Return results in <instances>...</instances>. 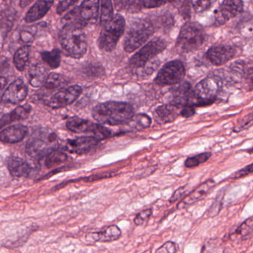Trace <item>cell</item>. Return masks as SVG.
I'll return each instance as SVG.
<instances>
[{
  "mask_svg": "<svg viewBox=\"0 0 253 253\" xmlns=\"http://www.w3.org/2000/svg\"><path fill=\"white\" fill-rule=\"evenodd\" d=\"M92 114L100 124L117 126L126 124L135 115V112L133 107L128 102L108 101L96 105Z\"/></svg>",
  "mask_w": 253,
  "mask_h": 253,
  "instance_id": "6da1fadb",
  "label": "cell"
},
{
  "mask_svg": "<svg viewBox=\"0 0 253 253\" xmlns=\"http://www.w3.org/2000/svg\"><path fill=\"white\" fill-rule=\"evenodd\" d=\"M57 144V136L54 132L40 129L34 132L28 140L26 152L30 157L40 160L56 150Z\"/></svg>",
  "mask_w": 253,
  "mask_h": 253,
  "instance_id": "7a4b0ae2",
  "label": "cell"
},
{
  "mask_svg": "<svg viewBox=\"0 0 253 253\" xmlns=\"http://www.w3.org/2000/svg\"><path fill=\"white\" fill-rule=\"evenodd\" d=\"M59 41L64 50L71 57H83L87 49V41L83 28L63 26L59 34Z\"/></svg>",
  "mask_w": 253,
  "mask_h": 253,
  "instance_id": "3957f363",
  "label": "cell"
},
{
  "mask_svg": "<svg viewBox=\"0 0 253 253\" xmlns=\"http://www.w3.org/2000/svg\"><path fill=\"white\" fill-rule=\"evenodd\" d=\"M223 80L217 75L209 76L196 85L194 91L195 106H205L215 102L223 89Z\"/></svg>",
  "mask_w": 253,
  "mask_h": 253,
  "instance_id": "277c9868",
  "label": "cell"
},
{
  "mask_svg": "<svg viewBox=\"0 0 253 253\" xmlns=\"http://www.w3.org/2000/svg\"><path fill=\"white\" fill-rule=\"evenodd\" d=\"M102 26L103 28L98 40V46L104 51H112L124 33L126 20L122 15L116 14L112 19Z\"/></svg>",
  "mask_w": 253,
  "mask_h": 253,
  "instance_id": "5b68a950",
  "label": "cell"
},
{
  "mask_svg": "<svg viewBox=\"0 0 253 253\" xmlns=\"http://www.w3.org/2000/svg\"><path fill=\"white\" fill-rule=\"evenodd\" d=\"M154 28L145 19H139L130 25L125 40L124 49L127 53H132L144 46L153 35Z\"/></svg>",
  "mask_w": 253,
  "mask_h": 253,
  "instance_id": "8992f818",
  "label": "cell"
},
{
  "mask_svg": "<svg viewBox=\"0 0 253 253\" xmlns=\"http://www.w3.org/2000/svg\"><path fill=\"white\" fill-rule=\"evenodd\" d=\"M203 28L194 22H187L183 25L177 39V48L183 52L197 50L205 42Z\"/></svg>",
  "mask_w": 253,
  "mask_h": 253,
  "instance_id": "52a82bcc",
  "label": "cell"
},
{
  "mask_svg": "<svg viewBox=\"0 0 253 253\" xmlns=\"http://www.w3.org/2000/svg\"><path fill=\"white\" fill-rule=\"evenodd\" d=\"M168 43L164 39L157 37L150 40L144 45L138 52L131 57L129 66L134 69L138 70L144 68L151 59L165 50Z\"/></svg>",
  "mask_w": 253,
  "mask_h": 253,
  "instance_id": "ba28073f",
  "label": "cell"
},
{
  "mask_svg": "<svg viewBox=\"0 0 253 253\" xmlns=\"http://www.w3.org/2000/svg\"><path fill=\"white\" fill-rule=\"evenodd\" d=\"M66 126L70 131L77 134L92 133L99 141L111 136V131L100 123H95L85 119L72 117L68 119Z\"/></svg>",
  "mask_w": 253,
  "mask_h": 253,
  "instance_id": "9c48e42d",
  "label": "cell"
},
{
  "mask_svg": "<svg viewBox=\"0 0 253 253\" xmlns=\"http://www.w3.org/2000/svg\"><path fill=\"white\" fill-rule=\"evenodd\" d=\"M185 76V68L180 60H172L165 64L159 71L155 82L160 86L179 84Z\"/></svg>",
  "mask_w": 253,
  "mask_h": 253,
  "instance_id": "30bf717a",
  "label": "cell"
},
{
  "mask_svg": "<svg viewBox=\"0 0 253 253\" xmlns=\"http://www.w3.org/2000/svg\"><path fill=\"white\" fill-rule=\"evenodd\" d=\"M82 93L83 89L77 85L64 88L52 95L46 103L52 108H64L75 102Z\"/></svg>",
  "mask_w": 253,
  "mask_h": 253,
  "instance_id": "8fae6325",
  "label": "cell"
},
{
  "mask_svg": "<svg viewBox=\"0 0 253 253\" xmlns=\"http://www.w3.org/2000/svg\"><path fill=\"white\" fill-rule=\"evenodd\" d=\"M243 9L242 0H224L215 10V22L218 25H223L240 14Z\"/></svg>",
  "mask_w": 253,
  "mask_h": 253,
  "instance_id": "7c38bea8",
  "label": "cell"
},
{
  "mask_svg": "<svg viewBox=\"0 0 253 253\" xmlns=\"http://www.w3.org/2000/svg\"><path fill=\"white\" fill-rule=\"evenodd\" d=\"M28 89L22 79L14 80L10 86L5 89L1 102L3 104H19L26 98Z\"/></svg>",
  "mask_w": 253,
  "mask_h": 253,
  "instance_id": "4fadbf2b",
  "label": "cell"
},
{
  "mask_svg": "<svg viewBox=\"0 0 253 253\" xmlns=\"http://www.w3.org/2000/svg\"><path fill=\"white\" fill-rule=\"evenodd\" d=\"M99 140L94 136H82L75 139L68 140L65 150L71 153L84 154L91 152L99 144Z\"/></svg>",
  "mask_w": 253,
  "mask_h": 253,
  "instance_id": "5bb4252c",
  "label": "cell"
},
{
  "mask_svg": "<svg viewBox=\"0 0 253 253\" xmlns=\"http://www.w3.org/2000/svg\"><path fill=\"white\" fill-rule=\"evenodd\" d=\"M235 55L236 50L234 48L227 45L213 46L207 52V57L211 61V63L215 65H221L227 63L234 57Z\"/></svg>",
  "mask_w": 253,
  "mask_h": 253,
  "instance_id": "9a60e30c",
  "label": "cell"
},
{
  "mask_svg": "<svg viewBox=\"0 0 253 253\" xmlns=\"http://www.w3.org/2000/svg\"><path fill=\"white\" fill-rule=\"evenodd\" d=\"M214 180L209 179L201 184L196 190H193L188 196H186L178 205V209H185L186 207L194 204L205 197L211 190L215 187Z\"/></svg>",
  "mask_w": 253,
  "mask_h": 253,
  "instance_id": "2e32d148",
  "label": "cell"
},
{
  "mask_svg": "<svg viewBox=\"0 0 253 253\" xmlns=\"http://www.w3.org/2000/svg\"><path fill=\"white\" fill-rule=\"evenodd\" d=\"M180 107V105L172 103L160 105L155 110V119L161 124L172 123L178 116L181 115Z\"/></svg>",
  "mask_w": 253,
  "mask_h": 253,
  "instance_id": "e0dca14e",
  "label": "cell"
},
{
  "mask_svg": "<svg viewBox=\"0 0 253 253\" xmlns=\"http://www.w3.org/2000/svg\"><path fill=\"white\" fill-rule=\"evenodd\" d=\"M28 132V129L26 126L13 125L0 132V141L5 144H16L22 141Z\"/></svg>",
  "mask_w": 253,
  "mask_h": 253,
  "instance_id": "ac0fdd59",
  "label": "cell"
},
{
  "mask_svg": "<svg viewBox=\"0 0 253 253\" xmlns=\"http://www.w3.org/2000/svg\"><path fill=\"white\" fill-rule=\"evenodd\" d=\"M53 2L54 0H37L25 15V22L32 23L44 17L53 5Z\"/></svg>",
  "mask_w": 253,
  "mask_h": 253,
  "instance_id": "d6986e66",
  "label": "cell"
},
{
  "mask_svg": "<svg viewBox=\"0 0 253 253\" xmlns=\"http://www.w3.org/2000/svg\"><path fill=\"white\" fill-rule=\"evenodd\" d=\"M7 168L10 175L14 178H26L31 172L29 163L18 157H11L7 160Z\"/></svg>",
  "mask_w": 253,
  "mask_h": 253,
  "instance_id": "ffe728a7",
  "label": "cell"
},
{
  "mask_svg": "<svg viewBox=\"0 0 253 253\" xmlns=\"http://www.w3.org/2000/svg\"><path fill=\"white\" fill-rule=\"evenodd\" d=\"M100 0H83L80 6V13L85 23L96 22L99 15Z\"/></svg>",
  "mask_w": 253,
  "mask_h": 253,
  "instance_id": "44dd1931",
  "label": "cell"
},
{
  "mask_svg": "<svg viewBox=\"0 0 253 253\" xmlns=\"http://www.w3.org/2000/svg\"><path fill=\"white\" fill-rule=\"evenodd\" d=\"M122 231L117 225H111L105 230L90 234V239L95 242H112L118 240Z\"/></svg>",
  "mask_w": 253,
  "mask_h": 253,
  "instance_id": "7402d4cb",
  "label": "cell"
},
{
  "mask_svg": "<svg viewBox=\"0 0 253 253\" xmlns=\"http://www.w3.org/2000/svg\"><path fill=\"white\" fill-rule=\"evenodd\" d=\"M47 76V70L40 64L31 65L28 69L29 83L33 87L40 88L42 86Z\"/></svg>",
  "mask_w": 253,
  "mask_h": 253,
  "instance_id": "603a6c76",
  "label": "cell"
},
{
  "mask_svg": "<svg viewBox=\"0 0 253 253\" xmlns=\"http://www.w3.org/2000/svg\"><path fill=\"white\" fill-rule=\"evenodd\" d=\"M31 111V105H28V104L18 106L17 108H15L11 112L2 116L1 122H0V127L7 124V123H11V122L25 120L29 116Z\"/></svg>",
  "mask_w": 253,
  "mask_h": 253,
  "instance_id": "cb8c5ba5",
  "label": "cell"
},
{
  "mask_svg": "<svg viewBox=\"0 0 253 253\" xmlns=\"http://www.w3.org/2000/svg\"><path fill=\"white\" fill-rule=\"evenodd\" d=\"M31 46L26 45L18 49L13 56V64L16 69L19 71H23L28 63L29 59Z\"/></svg>",
  "mask_w": 253,
  "mask_h": 253,
  "instance_id": "d4e9b609",
  "label": "cell"
},
{
  "mask_svg": "<svg viewBox=\"0 0 253 253\" xmlns=\"http://www.w3.org/2000/svg\"><path fill=\"white\" fill-rule=\"evenodd\" d=\"M67 81L63 76L56 73H51L47 76L45 82H44V89L47 91H54L56 89H63L64 86H66Z\"/></svg>",
  "mask_w": 253,
  "mask_h": 253,
  "instance_id": "484cf974",
  "label": "cell"
},
{
  "mask_svg": "<svg viewBox=\"0 0 253 253\" xmlns=\"http://www.w3.org/2000/svg\"><path fill=\"white\" fill-rule=\"evenodd\" d=\"M85 22L83 20L80 13V7H75L70 11L68 14L65 15L62 19L63 26H74L83 28Z\"/></svg>",
  "mask_w": 253,
  "mask_h": 253,
  "instance_id": "4316f807",
  "label": "cell"
},
{
  "mask_svg": "<svg viewBox=\"0 0 253 253\" xmlns=\"http://www.w3.org/2000/svg\"><path fill=\"white\" fill-rule=\"evenodd\" d=\"M68 154L62 152L54 150L46 156L45 166L48 169L56 167L68 160Z\"/></svg>",
  "mask_w": 253,
  "mask_h": 253,
  "instance_id": "83f0119b",
  "label": "cell"
},
{
  "mask_svg": "<svg viewBox=\"0 0 253 253\" xmlns=\"http://www.w3.org/2000/svg\"><path fill=\"white\" fill-rule=\"evenodd\" d=\"M42 59L50 68L55 69L60 65L61 51L55 49L50 51H43L41 53Z\"/></svg>",
  "mask_w": 253,
  "mask_h": 253,
  "instance_id": "f1b7e54d",
  "label": "cell"
},
{
  "mask_svg": "<svg viewBox=\"0 0 253 253\" xmlns=\"http://www.w3.org/2000/svg\"><path fill=\"white\" fill-rule=\"evenodd\" d=\"M151 122V118L147 114H138L134 115L126 124L129 125L132 129L141 130L150 127Z\"/></svg>",
  "mask_w": 253,
  "mask_h": 253,
  "instance_id": "f546056e",
  "label": "cell"
},
{
  "mask_svg": "<svg viewBox=\"0 0 253 253\" xmlns=\"http://www.w3.org/2000/svg\"><path fill=\"white\" fill-rule=\"evenodd\" d=\"M100 21L102 25L109 22L114 17L112 0H101Z\"/></svg>",
  "mask_w": 253,
  "mask_h": 253,
  "instance_id": "4dcf8cb0",
  "label": "cell"
},
{
  "mask_svg": "<svg viewBox=\"0 0 253 253\" xmlns=\"http://www.w3.org/2000/svg\"><path fill=\"white\" fill-rule=\"evenodd\" d=\"M212 156V153L207 152L201 153V154H196V155L188 157L185 160L186 167L187 168H195L199 166L202 163H206Z\"/></svg>",
  "mask_w": 253,
  "mask_h": 253,
  "instance_id": "1f68e13d",
  "label": "cell"
},
{
  "mask_svg": "<svg viewBox=\"0 0 253 253\" xmlns=\"http://www.w3.org/2000/svg\"><path fill=\"white\" fill-rule=\"evenodd\" d=\"M253 125V111L246 114V115L239 119V121L236 123V126L233 129L234 132H240L242 131L248 129Z\"/></svg>",
  "mask_w": 253,
  "mask_h": 253,
  "instance_id": "d6a6232c",
  "label": "cell"
},
{
  "mask_svg": "<svg viewBox=\"0 0 253 253\" xmlns=\"http://www.w3.org/2000/svg\"><path fill=\"white\" fill-rule=\"evenodd\" d=\"M237 234L241 235L244 239L253 237V217L247 220L236 230Z\"/></svg>",
  "mask_w": 253,
  "mask_h": 253,
  "instance_id": "836d02e7",
  "label": "cell"
},
{
  "mask_svg": "<svg viewBox=\"0 0 253 253\" xmlns=\"http://www.w3.org/2000/svg\"><path fill=\"white\" fill-rule=\"evenodd\" d=\"M192 6L196 13L206 11L212 7L216 0H190Z\"/></svg>",
  "mask_w": 253,
  "mask_h": 253,
  "instance_id": "e575fe53",
  "label": "cell"
},
{
  "mask_svg": "<svg viewBox=\"0 0 253 253\" xmlns=\"http://www.w3.org/2000/svg\"><path fill=\"white\" fill-rule=\"evenodd\" d=\"M117 5L125 10H138L143 7V0H117Z\"/></svg>",
  "mask_w": 253,
  "mask_h": 253,
  "instance_id": "d590c367",
  "label": "cell"
},
{
  "mask_svg": "<svg viewBox=\"0 0 253 253\" xmlns=\"http://www.w3.org/2000/svg\"><path fill=\"white\" fill-rule=\"evenodd\" d=\"M153 214V209H147L141 211L139 213L137 214L135 218H134V223L136 226H141L145 224Z\"/></svg>",
  "mask_w": 253,
  "mask_h": 253,
  "instance_id": "8d00e7d4",
  "label": "cell"
},
{
  "mask_svg": "<svg viewBox=\"0 0 253 253\" xmlns=\"http://www.w3.org/2000/svg\"><path fill=\"white\" fill-rule=\"evenodd\" d=\"M223 196H224V193L221 195L219 193V195L217 196L216 199L208 210V215L209 216L213 217L216 215L217 214L219 213L221 207V201H222Z\"/></svg>",
  "mask_w": 253,
  "mask_h": 253,
  "instance_id": "74e56055",
  "label": "cell"
},
{
  "mask_svg": "<svg viewBox=\"0 0 253 253\" xmlns=\"http://www.w3.org/2000/svg\"><path fill=\"white\" fill-rule=\"evenodd\" d=\"M253 172V162L248 166L239 169L232 176L233 179H239V178H245L248 175H251Z\"/></svg>",
  "mask_w": 253,
  "mask_h": 253,
  "instance_id": "f35d334b",
  "label": "cell"
},
{
  "mask_svg": "<svg viewBox=\"0 0 253 253\" xmlns=\"http://www.w3.org/2000/svg\"><path fill=\"white\" fill-rule=\"evenodd\" d=\"M78 0H59L56 7V12L58 14H62V13L68 10L70 7L75 4Z\"/></svg>",
  "mask_w": 253,
  "mask_h": 253,
  "instance_id": "ab89813d",
  "label": "cell"
},
{
  "mask_svg": "<svg viewBox=\"0 0 253 253\" xmlns=\"http://www.w3.org/2000/svg\"><path fill=\"white\" fill-rule=\"evenodd\" d=\"M178 247L175 242H168L164 244L159 249L156 251V253H175L178 251Z\"/></svg>",
  "mask_w": 253,
  "mask_h": 253,
  "instance_id": "60d3db41",
  "label": "cell"
},
{
  "mask_svg": "<svg viewBox=\"0 0 253 253\" xmlns=\"http://www.w3.org/2000/svg\"><path fill=\"white\" fill-rule=\"evenodd\" d=\"M167 0H143V7L151 8L162 6L166 2Z\"/></svg>",
  "mask_w": 253,
  "mask_h": 253,
  "instance_id": "b9f144b4",
  "label": "cell"
},
{
  "mask_svg": "<svg viewBox=\"0 0 253 253\" xmlns=\"http://www.w3.org/2000/svg\"><path fill=\"white\" fill-rule=\"evenodd\" d=\"M195 114H196V109H195L194 105H185L181 110V115L182 117H186V118L193 117Z\"/></svg>",
  "mask_w": 253,
  "mask_h": 253,
  "instance_id": "7bdbcfd3",
  "label": "cell"
},
{
  "mask_svg": "<svg viewBox=\"0 0 253 253\" xmlns=\"http://www.w3.org/2000/svg\"><path fill=\"white\" fill-rule=\"evenodd\" d=\"M115 175L114 173L98 174V175H91V176L87 177V178H84V181H87V182H91V181H99V180L111 178V177H113V175Z\"/></svg>",
  "mask_w": 253,
  "mask_h": 253,
  "instance_id": "ee69618b",
  "label": "cell"
},
{
  "mask_svg": "<svg viewBox=\"0 0 253 253\" xmlns=\"http://www.w3.org/2000/svg\"><path fill=\"white\" fill-rule=\"evenodd\" d=\"M184 189L179 188L175 192L173 195H172V198L170 199V203H173V202H176L178 199H181V196L184 195Z\"/></svg>",
  "mask_w": 253,
  "mask_h": 253,
  "instance_id": "f6af8a7d",
  "label": "cell"
},
{
  "mask_svg": "<svg viewBox=\"0 0 253 253\" xmlns=\"http://www.w3.org/2000/svg\"><path fill=\"white\" fill-rule=\"evenodd\" d=\"M6 84H7V80H6V78L3 77H0V94L4 90Z\"/></svg>",
  "mask_w": 253,
  "mask_h": 253,
  "instance_id": "bcb514c9",
  "label": "cell"
},
{
  "mask_svg": "<svg viewBox=\"0 0 253 253\" xmlns=\"http://www.w3.org/2000/svg\"><path fill=\"white\" fill-rule=\"evenodd\" d=\"M248 151V153H250V154H252L253 153V148L250 149V150H247Z\"/></svg>",
  "mask_w": 253,
  "mask_h": 253,
  "instance_id": "7dc6e473",
  "label": "cell"
}]
</instances>
